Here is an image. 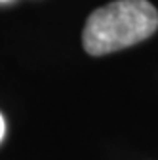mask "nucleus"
Segmentation results:
<instances>
[{
    "mask_svg": "<svg viewBox=\"0 0 158 160\" xmlns=\"http://www.w3.org/2000/svg\"><path fill=\"white\" fill-rule=\"evenodd\" d=\"M156 29L158 12L149 0H116L88 17L82 42L90 55H105L141 42Z\"/></svg>",
    "mask_w": 158,
    "mask_h": 160,
    "instance_id": "f257e3e1",
    "label": "nucleus"
},
{
    "mask_svg": "<svg viewBox=\"0 0 158 160\" xmlns=\"http://www.w3.org/2000/svg\"><path fill=\"white\" fill-rule=\"evenodd\" d=\"M4 132H6V124H4L2 114H0V141H2V137H4Z\"/></svg>",
    "mask_w": 158,
    "mask_h": 160,
    "instance_id": "f03ea898",
    "label": "nucleus"
}]
</instances>
